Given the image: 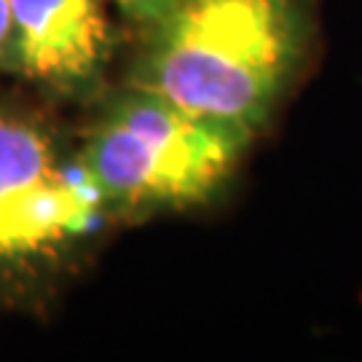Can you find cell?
I'll use <instances>...</instances> for the list:
<instances>
[{
	"label": "cell",
	"instance_id": "6da1fadb",
	"mask_svg": "<svg viewBox=\"0 0 362 362\" xmlns=\"http://www.w3.org/2000/svg\"><path fill=\"white\" fill-rule=\"evenodd\" d=\"M148 30L134 86L255 134L306 46L300 0H169Z\"/></svg>",
	"mask_w": 362,
	"mask_h": 362
},
{
	"label": "cell",
	"instance_id": "7a4b0ae2",
	"mask_svg": "<svg viewBox=\"0 0 362 362\" xmlns=\"http://www.w3.org/2000/svg\"><path fill=\"white\" fill-rule=\"evenodd\" d=\"M252 134L134 86L91 124L83 156L116 218L204 204L236 172Z\"/></svg>",
	"mask_w": 362,
	"mask_h": 362
},
{
	"label": "cell",
	"instance_id": "3957f363",
	"mask_svg": "<svg viewBox=\"0 0 362 362\" xmlns=\"http://www.w3.org/2000/svg\"><path fill=\"white\" fill-rule=\"evenodd\" d=\"M116 220L83 145L38 116L0 110V285L33 287L73 266Z\"/></svg>",
	"mask_w": 362,
	"mask_h": 362
},
{
	"label": "cell",
	"instance_id": "277c9868",
	"mask_svg": "<svg viewBox=\"0 0 362 362\" xmlns=\"http://www.w3.org/2000/svg\"><path fill=\"white\" fill-rule=\"evenodd\" d=\"M13 67L57 91L91 89L113 52L103 0H11Z\"/></svg>",
	"mask_w": 362,
	"mask_h": 362
},
{
	"label": "cell",
	"instance_id": "5b68a950",
	"mask_svg": "<svg viewBox=\"0 0 362 362\" xmlns=\"http://www.w3.org/2000/svg\"><path fill=\"white\" fill-rule=\"evenodd\" d=\"M121 11L140 25H151L158 13L167 8L169 0H113Z\"/></svg>",
	"mask_w": 362,
	"mask_h": 362
},
{
	"label": "cell",
	"instance_id": "8992f818",
	"mask_svg": "<svg viewBox=\"0 0 362 362\" xmlns=\"http://www.w3.org/2000/svg\"><path fill=\"white\" fill-rule=\"evenodd\" d=\"M0 67H13V13H11V0H0Z\"/></svg>",
	"mask_w": 362,
	"mask_h": 362
}]
</instances>
